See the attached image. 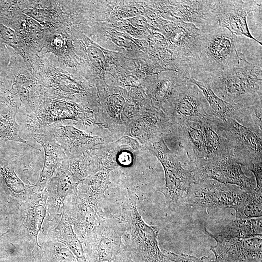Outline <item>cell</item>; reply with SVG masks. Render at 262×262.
<instances>
[{
  "label": "cell",
  "instance_id": "1",
  "mask_svg": "<svg viewBox=\"0 0 262 262\" xmlns=\"http://www.w3.org/2000/svg\"><path fill=\"white\" fill-rule=\"evenodd\" d=\"M237 36L216 27L202 32L195 41L180 74L205 82L210 78L249 60L238 49Z\"/></svg>",
  "mask_w": 262,
  "mask_h": 262
},
{
  "label": "cell",
  "instance_id": "18",
  "mask_svg": "<svg viewBox=\"0 0 262 262\" xmlns=\"http://www.w3.org/2000/svg\"><path fill=\"white\" fill-rule=\"evenodd\" d=\"M31 135L42 146L45 152L43 167L35 185L37 192H40L46 188L51 179L55 176L67 155L46 127L35 131Z\"/></svg>",
  "mask_w": 262,
  "mask_h": 262
},
{
  "label": "cell",
  "instance_id": "22",
  "mask_svg": "<svg viewBox=\"0 0 262 262\" xmlns=\"http://www.w3.org/2000/svg\"><path fill=\"white\" fill-rule=\"evenodd\" d=\"M188 79L178 73L161 76L156 79L148 89L150 100L166 115L182 87Z\"/></svg>",
  "mask_w": 262,
  "mask_h": 262
},
{
  "label": "cell",
  "instance_id": "31",
  "mask_svg": "<svg viewBox=\"0 0 262 262\" xmlns=\"http://www.w3.org/2000/svg\"><path fill=\"white\" fill-rule=\"evenodd\" d=\"M262 98L254 100L237 109L242 115L240 124L262 136Z\"/></svg>",
  "mask_w": 262,
  "mask_h": 262
},
{
  "label": "cell",
  "instance_id": "17",
  "mask_svg": "<svg viewBox=\"0 0 262 262\" xmlns=\"http://www.w3.org/2000/svg\"><path fill=\"white\" fill-rule=\"evenodd\" d=\"M202 120L172 126L176 127L180 145L186 153L189 170L192 172L205 163V136Z\"/></svg>",
  "mask_w": 262,
  "mask_h": 262
},
{
  "label": "cell",
  "instance_id": "13",
  "mask_svg": "<svg viewBox=\"0 0 262 262\" xmlns=\"http://www.w3.org/2000/svg\"><path fill=\"white\" fill-rule=\"evenodd\" d=\"M171 127L167 115L150 101L126 128L124 135L135 139L145 147L163 137Z\"/></svg>",
  "mask_w": 262,
  "mask_h": 262
},
{
  "label": "cell",
  "instance_id": "21",
  "mask_svg": "<svg viewBox=\"0 0 262 262\" xmlns=\"http://www.w3.org/2000/svg\"><path fill=\"white\" fill-rule=\"evenodd\" d=\"M64 207L68 212L73 230L81 242L98 225L102 217L86 199L77 194L67 197Z\"/></svg>",
  "mask_w": 262,
  "mask_h": 262
},
{
  "label": "cell",
  "instance_id": "25",
  "mask_svg": "<svg viewBox=\"0 0 262 262\" xmlns=\"http://www.w3.org/2000/svg\"><path fill=\"white\" fill-rule=\"evenodd\" d=\"M187 79L201 91L213 115L223 120L232 118L239 123L241 114L234 105L218 97L207 83L192 79Z\"/></svg>",
  "mask_w": 262,
  "mask_h": 262
},
{
  "label": "cell",
  "instance_id": "26",
  "mask_svg": "<svg viewBox=\"0 0 262 262\" xmlns=\"http://www.w3.org/2000/svg\"><path fill=\"white\" fill-rule=\"evenodd\" d=\"M0 174L9 192L11 198L19 207L37 192L36 185L25 184L11 165L0 164Z\"/></svg>",
  "mask_w": 262,
  "mask_h": 262
},
{
  "label": "cell",
  "instance_id": "37",
  "mask_svg": "<svg viewBox=\"0 0 262 262\" xmlns=\"http://www.w3.org/2000/svg\"></svg>",
  "mask_w": 262,
  "mask_h": 262
},
{
  "label": "cell",
  "instance_id": "27",
  "mask_svg": "<svg viewBox=\"0 0 262 262\" xmlns=\"http://www.w3.org/2000/svg\"><path fill=\"white\" fill-rule=\"evenodd\" d=\"M262 235V218H238L221 229L218 237L225 238L247 239Z\"/></svg>",
  "mask_w": 262,
  "mask_h": 262
},
{
  "label": "cell",
  "instance_id": "8",
  "mask_svg": "<svg viewBox=\"0 0 262 262\" xmlns=\"http://www.w3.org/2000/svg\"><path fill=\"white\" fill-rule=\"evenodd\" d=\"M142 146L134 139L123 135L118 140L83 153L90 176L100 171L111 172L127 167L134 160L133 152Z\"/></svg>",
  "mask_w": 262,
  "mask_h": 262
},
{
  "label": "cell",
  "instance_id": "12",
  "mask_svg": "<svg viewBox=\"0 0 262 262\" xmlns=\"http://www.w3.org/2000/svg\"><path fill=\"white\" fill-rule=\"evenodd\" d=\"M261 10V0H216L215 13L217 26L236 36L246 37L262 45V43L251 34L247 23L249 13Z\"/></svg>",
  "mask_w": 262,
  "mask_h": 262
},
{
  "label": "cell",
  "instance_id": "11",
  "mask_svg": "<svg viewBox=\"0 0 262 262\" xmlns=\"http://www.w3.org/2000/svg\"><path fill=\"white\" fill-rule=\"evenodd\" d=\"M223 121L229 157L245 166L262 162V136L232 118Z\"/></svg>",
  "mask_w": 262,
  "mask_h": 262
},
{
  "label": "cell",
  "instance_id": "15",
  "mask_svg": "<svg viewBox=\"0 0 262 262\" xmlns=\"http://www.w3.org/2000/svg\"><path fill=\"white\" fill-rule=\"evenodd\" d=\"M210 114L209 106L201 91L188 80L166 115L173 126L201 120Z\"/></svg>",
  "mask_w": 262,
  "mask_h": 262
},
{
  "label": "cell",
  "instance_id": "19",
  "mask_svg": "<svg viewBox=\"0 0 262 262\" xmlns=\"http://www.w3.org/2000/svg\"><path fill=\"white\" fill-rule=\"evenodd\" d=\"M125 92L108 90L102 96L101 105L95 115V124L109 130L121 137L126 129L122 122L126 98Z\"/></svg>",
  "mask_w": 262,
  "mask_h": 262
},
{
  "label": "cell",
  "instance_id": "16",
  "mask_svg": "<svg viewBox=\"0 0 262 262\" xmlns=\"http://www.w3.org/2000/svg\"><path fill=\"white\" fill-rule=\"evenodd\" d=\"M241 166L229 156L206 164L192 173L195 182L211 179L224 184L236 185L247 191L253 189L256 187L253 180L245 174Z\"/></svg>",
  "mask_w": 262,
  "mask_h": 262
},
{
  "label": "cell",
  "instance_id": "9",
  "mask_svg": "<svg viewBox=\"0 0 262 262\" xmlns=\"http://www.w3.org/2000/svg\"><path fill=\"white\" fill-rule=\"evenodd\" d=\"M65 120H73L87 127L95 124V114L89 109L64 102L44 103L35 112L27 115L23 126L31 135L39 129Z\"/></svg>",
  "mask_w": 262,
  "mask_h": 262
},
{
  "label": "cell",
  "instance_id": "14",
  "mask_svg": "<svg viewBox=\"0 0 262 262\" xmlns=\"http://www.w3.org/2000/svg\"><path fill=\"white\" fill-rule=\"evenodd\" d=\"M205 233L215 240L216 244L211 246L215 256L214 262H262V236L251 238H225L218 237L205 228Z\"/></svg>",
  "mask_w": 262,
  "mask_h": 262
},
{
  "label": "cell",
  "instance_id": "10",
  "mask_svg": "<svg viewBox=\"0 0 262 262\" xmlns=\"http://www.w3.org/2000/svg\"><path fill=\"white\" fill-rule=\"evenodd\" d=\"M246 191L236 185L205 179L191 185L183 201L207 209L233 208Z\"/></svg>",
  "mask_w": 262,
  "mask_h": 262
},
{
  "label": "cell",
  "instance_id": "3",
  "mask_svg": "<svg viewBox=\"0 0 262 262\" xmlns=\"http://www.w3.org/2000/svg\"><path fill=\"white\" fill-rule=\"evenodd\" d=\"M262 57L257 58L226 70L204 82L218 97L237 108L262 98Z\"/></svg>",
  "mask_w": 262,
  "mask_h": 262
},
{
  "label": "cell",
  "instance_id": "4",
  "mask_svg": "<svg viewBox=\"0 0 262 262\" xmlns=\"http://www.w3.org/2000/svg\"><path fill=\"white\" fill-rule=\"evenodd\" d=\"M144 147L161 163L164 172L165 184L157 190L164 196L166 207L175 209L183 201L188 189L195 182L192 172L183 167L178 155L168 147L163 137Z\"/></svg>",
  "mask_w": 262,
  "mask_h": 262
},
{
  "label": "cell",
  "instance_id": "35",
  "mask_svg": "<svg viewBox=\"0 0 262 262\" xmlns=\"http://www.w3.org/2000/svg\"><path fill=\"white\" fill-rule=\"evenodd\" d=\"M202 262H214L213 260H212L208 257L203 256L201 258Z\"/></svg>",
  "mask_w": 262,
  "mask_h": 262
},
{
  "label": "cell",
  "instance_id": "32",
  "mask_svg": "<svg viewBox=\"0 0 262 262\" xmlns=\"http://www.w3.org/2000/svg\"><path fill=\"white\" fill-rule=\"evenodd\" d=\"M164 256L171 262H202L201 259L184 254H178L166 250H161Z\"/></svg>",
  "mask_w": 262,
  "mask_h": 262
},
{
  "label": "cell",
  "instance_id": "28",
  "mask_svg": "<svg viewBox=\"0 0 262 262\" xmlns=\"http://www.w3.org/2000/svg\"><path fill=\"white\" fill-rule=\"evenodd\" d=\"M40 247L33 253L35 262H78L64 244L49 239H39Z\"/></svg>",
  "mask_w": 262,
  "mask_h": 262
},
{
  "label": "cell",
  "instance_id": "34",
  "mask_svg": "<svg viewBox=\"0 0 262 262\" xmlns=\"http://www.w3.org/2000/svg\"><path fill=\"white\" fill-rule=\"evenodd\" d=\"M110 262H135L130 253L124 247L123 245L121 249L114 259Z\"/></svg>",
  "mask_w": 262,
  "mask_h": 262
},
{
  "label": "cell",
  "instance_id": "33",
  "mask_svg": "<svg viewBox=\"0 0 262 262\" xmlns=\"http://www.w3.org/2000/svg\"><path fill=\"white\" fill-rule=\"evenodd\" d=\"M262 162L252 163L246 167L253 172L256 178L257 187L262 188Z\"/></svg>",
  "mask_w": 262,
  "mask_h": 262
},
{
  "label": "cell",
  "instance_id": "7",
  "mask_svg": "<svg viewBox=\"0 0 262 262\" xmlns=\"http://www.w3.org/2000/svg\"><path fill=\"white\" fill-rule=\"evenodd\" d=\"M47 198L46 188L32 195L17 210L14 232L20 245L31 251L40 246L37 238L47 214Z\"/></svg>",
  "mask_w": 262,
  "mask_h": 262
},
{
  "label": "cell",
  "instance_id": "5",
  "mask_svg": "<svg viewBox=\"0 0 262 262\" xmlns=\"http://www.w3.org/2000/svg\"><path fill=\"white\" fill-rule=\"evenodd\" d=\"M126 226L123 218L106 210L98 225L82 242L87 262H110L114 259L122 246Z\"/></svg>",
  "mask_w": 262,
  "mask_h": 262
},
{
  "label": "cell",
  "instance_id": "24",
  "mask_svg": "<svg viewBox=\"0 0 262 262\" xmlns=\"http://www.w3.org/2000/svg\"><path fill=\"white\" fill-rule=\"evenodd\" d=\"M38 236H40L38 237L39 239H48L64 244L72 252L78 262H87L82 243L73 230L71 217L65 207L57 224L45 235Z\"/></svg>",
  "mask_w": 262,
  "mask_h": 262
},
{
  "label": "cell",
  "instance_id": "30",
  "mask_svg": "<svg viewBox=\"0 0 262 262\" xmlns=\"http://www.w3.org/2000/svg\"><path fill=\"white\" fill-rule=\"evenodd\" d=\"M16 107L7 111L0 112V142H19L36 149L20 137L19 126L16 121Z\"/></svg>",
  "mask_w": 262,
  "mask_h": 262
},
{
  "label": "cell",
  "instance_id": "2",
  "mask_svg": "<svg viewBox=\"0 0 262 262\" xmlns=\"http://www.w3.org/2000/svg\"><path fill=\"white\" fill-rule=\"evenodd\" d=\"M123 218L126 222V230L122 237L124 247L135 262H171L160 250L157 226L147 224L137 207V195L127 188L125 202L122 205Z\"/></svg>",
  "mask_w": 262,
  "mask_h": 262
},
{
  "label": "cell",
  "instance_id": "36",
  "mask_svg": "<svg viewBox=\"0 0 262 262\" xmlns=\"http://www.w3.org/2000/svg\"><path fill=\"white\" fill-rule=\"evenodd\" d=\"M0 262H16L15 261H5V260H3L2 261L1 260H0ZM33 262H34V261H33Z\"/></svg>",
  "mask_w": 262,
  "mask_h": 262
},
{
  "label": "cell",
  "instance_id": "29",
  "mask_svg": "<svg viewBox=\"0 0 262 262\" xmlns=\"http://www.w3.org/2000/svg\"><path fill=\"white\" fill-rule=\"evenodd\" d=\"M262 188L256 186L246 190L233 207L236 211V218H253L262 217Z\"/></svg>",
  "mask_w": 262,
  "mask_h": 262
},
{
  "label": "cell",
  "instance_id": "20",
  "mask_svg": "<svg viewBox=\"0 0 262 262\" xmlns=\"http://www.w3.org/2000/svg\"><path fill=\"white\" fill-rule=\"evenodd\" d=\"M202 122L205 136V163L203 166L229 157V147L223 120L210 114Z\"/></svg>",
  "mask_w": 262,
  "mask_h": 262
},
{
  "label": "cell",
  "instance_id": "6",
  "mask_svg": "<svg viewBox=\"0 0 262 262\" xmlns=\"http://www.w3.org/2000/svg\"><path fill=\"white\" fill-rule=\"evenodd\" d=\"M46 127L67 156L70 157H79L89 150L99 147L121 137L96 124L89 131L64 124L63 121Z\"/></svg>",
  "mask_w": 262,
  "mask_h": 262
},
{
  "label": "cell",
  "instance_id": "23",
  "mask_svg": "<svg viewBox=\"0 0 262 262\" xmlns=\"http://www.w3.org/2000/svg\"><path fill=\"white\" fill-rule=\"evenodd\" d=\"M110 172L100 171L90 175L78 185L77 194L86 199L99 216L105 213V193L111 184Z\"/></svg>",
  "mask_w": 262,
  "mask_h": 262
}]
</instances>
